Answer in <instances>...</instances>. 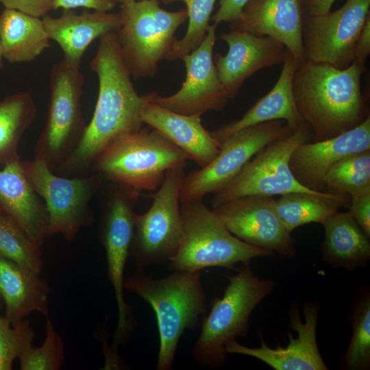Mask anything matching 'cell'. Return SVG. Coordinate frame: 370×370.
Segmentation results:
<instances>
[{
	"instance_id": "cell-1",
	"label": "cell",
	"mask_w": 370,
	"mask_h": 370,
	"mask_svg": "<svg viewBox=\"0 0 370 370\" xmlns=\"http://www.w3.org/2000/svg\"><path fill=\"white\" fill-rule=\"evenodd\" d=\"M90 66L99 81L96 106L81 139L53 171L59 175L74 177L91 173L95 160L112 142L142 128V110L158 94L153 91L139 95L136 92L116 31L99 38Z\"/></svg>"
},
{
	"instance_id": "cell-2",
	"label": "cell",
	"mask_w": 370,
	"mask_h": 370,
	"mask_svg": "<svg viewBox=\"0 0 370 370\" xmlns=\"http://www.w3.org/2000/svg\"><path fill=\"white\" fill-rule=\"evenodd\" d=\"M364 69L365 64L356 60L343 69L310 61L297 67L293 79L294 100L313 141L340 135L369 116L360 85Z\"/></svg>"
},
{
	"instance_id": "cell-3",
	"label": "cell",
	"mask_w": 370,
	"mask_h": 370,
	"mask_svg": "<svg viewBox=\"0 0 370 370\" xmlns=\"http://www.w3.org/2000/svg\"><path fill=\"white\" fill-rule=\"evenodd\" d=\"M124 288L141 297L153 310L160 345L156 369L171 370L183 333L197 329L206 313V295L200 271H175L154 279L143 270L124 280Z\"/></svg>"
},
{
	"instance_id": "cell-4",
	"label": "cell",
	"mask_w": 370,
	"mask_h": 370,
	"mask_svg": "<svg viewBox=\"0 0 370 370\" xmlns=\"http://www.w3.org/2000/svg\"><path fill=\"white\" fill-rule=\"evenodd\" d=\"M227 279L229 284L222 297L212 301L209 313L202 319L193 349L196 362L210 369L219 368L226 362L227 343L247 336L251 314L275 286L272 280L256 276L250 267L245 265Z\"/></svg>"
},
{
	"instance_id": "cell-5",
	"label": "cell",
	"mask_w": 370,
	"mask_h": 370,
	"mask_svg": "<svg viewBox=\"0 0 370 370\" xmlns=\"http://www.w3.org/2000/svg\"><path fill=\"white\" fill-rule=\"evenodd\" d=\"M180 204L182 235L169 262V270L195 272L214 267L233 270L238 263L249 266L252 259L273 254L232 234L202 200Z\"/></svg>"
},
{
	"instance_id": "cell-6",
	"label": "cell",
	"mask_w": 370,
	"mask_h": 370,
	"mask_svg": "<svg viewBox=\"0 0 370 370\" xmlns=\"http://www.w3.org/2000/svg\"><path fill=\"white\" fill-rule=\"evenodd\" d=\"M188 159L159 132L142 127L112 142L95 160L91 173L107 182L151 191L160 187L168 170L185 166Z\"/></svg>"
},
{
	"instance_id": "cell-7",
	"label": "cell",
	"mask_w": 370,
	"mask_h": 370,
	"mask_svg": "<svg viewBox=\"0 0 370 370\" xmlns=\"http://www.w3.org/2000/svg\"><path fill=\"white\" fill-rule=\"evenodd\" d=\"M160 0L134 1L121 5V23L116 31L123 60L134 79L153 77L166 60L175 32L187 19L185 8L168 11Z\"/></svg>"
},
{
	"instance_id": "cell-8",
	"label": "cell",
	"mask_w": 370,
	"mask_h": 370,
	"mask_svg": "<svg viewBox=\"0 0 370 370\" xmlns=\"http://www.w3.org/2000/svg\"><path fill=\"white\" fill-rule=\"evenodd\" d=\"M104 190L99 233L105 248L108 278L118 309V321L112 347L117 349L128 340L134 323L131 309L124 298V271L134 235L135 206L140 193L118 183L108 182Z\"/></svg>"
},
{
	"instance_id": "cell-9",
	"label": "cell",
	"mask_w": 370,
	"mask_h": 370,
	"mask_svg": "<svg viewBox=\"0 0 370 370\" xmlns=\"http://www.w3.org/2000/svg\"><path fill=\"white\" fill-rule=\"evenodd\" d=\"M84 77L64 60L55 63L49 76V101L44 127L36 143L34 159L53 171L81 139L86 127L81 99Z\"/></svg>"
},
{
	"instance_id": "cell-10",
	"label": "cell",
	"mask_w": 370,
	"mask_h": 370,
	"mask_svg": "<svg viewBox=\"0 0 370 370\" xmlns=\"http://www.w3.org/2000/svg\"><path fill=\"white\" fill-rule=\"evenodd\" d=\"M21 164L47 207L48 236L60 234L66 241H74L80 229L91 223L90 203L107 181L97 173L74 177L59 175L36 159L21 160Z\"/></svg>"
},
{
	"instance_id": "cell-11",
	"label": "cell",
	"mask_w": 370,
	"mask_h": 370,
	"mask_svg": "<svg viewBox=\"0 0 370 370\" xmlns=\"http://www.w3.org/2000/svg\"><path fill=\"white\" fill-rule=\"evenodd\" d=\"M184 168L168 170L158 190L147 195L153 199L149 209L135 215L130 256L137 269L169 262L178 249L182 235L180 195Z\"/></svg>"
},
{
	"instance_id": "cell-12",
	"label": "cell",
	"mask_w": 370,
	"mask_h": 370,
	"mask_svg": "<svg viewBox=\"0 0 370 370\" xmlns=\"http://www.w3.org/2000/svg\"><path fill=\"white\" fill-rule=\"evenodd\" d=\"M312 132L306 123L290 134L267 145L256 153L221 191L214 194L212 207L247 195L273 197L290 193H315L293 175L289 160L294 149L310 141Z\"/></svg>"
},
{
	"instance_id": "cell-13",
	"label": "cell",
	"mask_w": 370,
	"mask_h": 370,
	"mask_svg": "<svg viewBox=\"0 0 370 370\" xmlns=\"http://www.w3.org/2000/svg\"><path fill=\"white\" fill-rule=\"evenodd\" d=\"M293 131L284 120L251 125L228 136L220 151L207 166L185 175L180 190V203L203 200L208 194L224 188L243 166L273 141Z\"/></svg>"
},
{
	"instance_id": "cell-14",
	"label": "cell",
	"mask_w": 370,
	"mask_h": 370,
	"mask_svg": "<svg viewBox=\"0 0 370 370\" xmlns=\"http://www.w3.org/2000/svg\"><path fill=\"white\" fill-rule=\"evenodd\" d=\"M370 0H347L334 12L304 16L305 61L343 69L354 60L357 40L369 14Z\"/></svg>"
},
{
	"instance_id": "cell-15",
	"label": "cell",
	"mask_w": 370,
	"mask_h": 370,
	"mask_svg": "<svg viewBox=\"0 0 370 370\" xmlns=\"http://www.w3.org/2000/svg\"><path fill=\"white\" fill-rule=\"evenodd\" d=\"M217 25H210L201 44L181 60L186 68V78L174 94L162 97L158 93L153 102L172 112L191 115L222 110L229 99L214 62L213 50Z\"/></svg>"
},
{
	"instance_id": "cell-16",
	"label": "cell",
	"mask_w": 370,
	"mask_h": 370,
	"mask_svg": "<svg viewBox=\"0 0 370 370\" xmlns=\"http://www.w3.org/2000/svg\"><path fill=\"white\" fill-rule=\"evenodd\" d=\"M273 197L247 195L213 209L227 229L251 245L293 258L296 241L279 218Z\"/></svg>"
},
{
	"instance_id": "cell-17",
	"label": "cell",
	"mask_w": 370,
	"mask_h": 370,
	"mask_svg": "<svg viewBox=\"0 0 370 370\" xmlns=\"http://www.w3.org/2000/svg\"><path fill=\"white\" fill-rule=\"evenodd\" d=\"M319 306L317 302L305 301L303 306L304 321L300 319L299 304L294 302L288 312L290 328L297 332L293 338L288 333L289 343L286 347H269L260 336L259 347H249L236 341L225 345L227 354H237L257 358L275 370H328L317 342V325Z\"/></svg>"
},
{
	"instance_id": "cell-18",
	"label": "cell",
	"mask_w": 370,
	"mask_h": 370,
	"mask_svg": "<svg viewBox=\"0 0 370 370\" xmlns=\"http://www.w3.org/2000/svg\"><path fill=\"white\" fill-rule=\"evenodd\" d=\"M219 38L227 44L228 51L224 56L217 53L214 62L229 99L237 96L244 82L256 72L283 63L286 47L271 37L231 29Z\"/></svg>"
},
{
	"instance_id": "cell-19",
	"label": "cell",
	"mask_w": 370,
	"mask_h": 370,
	"mask_svg": "<svg viewBox=\"0 0 370 370\" xmlns=\"http://www.w3.org/2000/svg\"><path fill=\"white\" fill-rule=\"evenodd\" d=\"M367 150H370V116L340 135L300 144L293 151L289 166L295 179L304 186L325 191L324 177L334 163Z\"/></svg>"
},
{
	"instance_id": "cell-20",
	"label": "cell",
	"mask_w": 370,
	"mask_h": 370,
	"mask_svg": "<svg viewBox=\"0 0 370 370\" xmlns=\"http://www.w3.org/2000/svg\"><path fill=\"white\" fill-rule=\"evenodd\" d=\"M303 16L300 0H251L230 28L274 38L291 51L299 66L305 62Z\"/></svg>"
},
{
	"instance_id": "cell-21",
	"label": "cell",
	"mask_w": 370,
	"mask_h": 370,
	"mask_svg": "<svg viewBox=\"0 0 370 370\" xmlns=\"http://www.w3.org/2000/svg\"><path fill=\"white\" fill-rule=\"evenodd\" d=\"M0 210L41 247L48 237V212L29 182L21 160L0 169Z\"/></svg>"
},
{
	"instance_id": "cell-22",
	"label": "cell",
	"mask_w": 370,
	"mask_h": 370,
	"mask_svg": "<svg viewBox=\"0 0 370 370\" xmlns=\"http://www.w3.org/2000/svg\"><path fill=\"white\" fill-rule=\"evenodd\" d=\"M50 40L61 48L64 60L73 68L80 69L83 56L97 38L116 31L121 26L119 12L94 11L77 14L64 10L58 17H42Z\"/></svg>"
},
{
	"instance_id": "cell-23",
	"label": "cell",
	"mask_w": 370,
	"mask_h": 370,
	"mask_svg": "<svg viewBox=\"0 0 370 370\" xmlns=\"http://www.w3.org/2000/svg\"><path fill=\"white\" fill-rule=\"evenodd\" d=\"M282 64L277 82L267 94L259 99L241 119L210 132L220 146L231 134L256 124L284 120L293 130H296L306 123L297 109L293 91V76L298 66L287 48Z\"/></svg>"
},
{
	"instance_id": "cell-24",
	"label": "cell",
	"mask_w": 370,
	"mask_h": 370,
	"mask_svg": "<svg viewBox=\"0 0 370 370\" xmlns=\"http://www.w3.org/2000/svg\"><path fill=\"white\" fill-rule=\"evenodd\" d=\"M141 116L144 124L159 132L200 168L210 164L220 151V145L201 123V114H178L151 101L144 106Z\"/></svg>"
},
{
	"instance_id": "cell-25",
	"label": "cell",
	"mask_w": 370,
	"mask_h": 370,
	"mask_svg": "<svg viewBox=\"0 0 370 370\" xmlns=\"http://www.w3.org/2000/svg\"><path fill=\"white\" fill-rule=\"evenodd\" d=\"M49 293L47 282L38 275L0 257V295L5 304L4 317L12 325L34 311L47 316Z\"/></svg>"
},
{
	"instance_id": "cell-26",
	"label": "cell",
	"mask_w": 370,
	"mask_h": 370,
	"mask_svg": "<svg viewBox=\"0 0 370 370\" xmlns=\"http://www.w3.org/2000/svg\"><path fill=\"white\" fill-rule=\"evenodd\" d=\"M322 225L325 238L321 247L322 260L332 268L347 271L365 267L370 260V238L349 212L338 211Z\"/></svg>"
},
{
	"instance_id": "cell-27",
	"label": "cell",
	"mask_w": 370,
	"mask_h": 370,
	"mask_svg": "<svg viewBox=\"0 0 370 370\" xmlns=\"http://www.w3.org/2000/svg\"><path fill=\"white\" fill-rule=\"evenodd\" d=\"M42 18L5 8L0 14V42L10 64L35 60L50 47Z\"/></svg>"
},
{
	"instance_id": "cell-28",
	"label": "cell",
	"mask_w": 370,
	"mask_h": 370,
	"mask_svg": "<svg viewBox=\"0 0 370 370\" xmlns=\"http://www.w3.org/2000/svg\"><path fill=\"white\" fill-rule=\"evenodd\" d=\"M280 196L275 200V210L290 232L299 226L310 223L322 224L341 207H349L350 204L348 195L325 191L315 193L295 192Z\"/></svg>"
},
{
	"instance_id": "cell-29",
	"label": "cell",
	"mask_w": 370,
	"mask_h": 370,
	"mask_svg": "<svg viewBox=\"0 0 370 370\" xmlns=\"http://www.w3.org/2000/svg\"><path fill=\"white\" fill-rule=\"evenodd\" d=\"M37 107L30 91L18 92L0 101V165L21 160V138L36 119Z\"/></svg>"
},
{
	"instance_id": "cell-30",
	"label": "cell",
	"mask_w": 370,
	"mask_h": 370,
	"mask_svg": "<svg viewBox=\"0 0 370 370\" xmlns=\"http://www.w3.org/2000/svg\"><path fill=\"white\" fill-rule=\"evenodd\" d=\"M352 335L339 368L367 370L370 368V291L365 288L353 301L349 314Z\"/></svg>"
},
{
	"instance_id": "cell-31",
	"label": "cell",
	"mask_w": 370,
	"mask_h": 370,
	"mask_svg": "<svg viewBox=\"0 0 370 370\" xmlns=\"http://www.w3.org/2000/svg\"><path fill=\"white\" fill-rule=\"evenodd\" d=\"M325 192L351 195L370 190V150L334 163L324 177Z\"/></svg>"
},
{
	"instance_id": "cell-32",
	"label": "cell",
	"mask_w": 370,
	"mask_h": 370,
	"mask_svg": "<svg viewBox=\"0 0 370 370\" xmlns=\"http://www.w3.org/2000/svg\"><path fill=\"white\" fill-rule=\"evenodd\" d=\"M0 257L36 275L41 273L40 247L2 212H0Z\"/></svg>"
},
{
	"instance_id": "cell-33",
	"label": "cell",
	"mask_w": 370,
	"mask_h": 370,
	"mask_svg": "<svg viewBox=\"0 0 370 370\" xmlns=\"http://www.w3.org/2000/svg\"><path fill=\"white\" fill-rule=\"evenodd\" d=\"M217 1L160 0V3L165 5L176 1L184 2L186 4L188 20L186 34L181 39H176L166 60L173 61L181 59L201 44L210 25L211 15Z\"/></svg>"
},
{
	"instance_id": "cell-34",
	"label": "cell",
	"mask_w": 370,
	"mask_h": 370,
	"mask_svg": "<svg viewBox=\"0 0 370 370\" xmlns=\"http://www.w3.org/2000/svg\"><path fill=\"white\" fill-rule=\"evenodd\" d=\"M18 358L22 370H58L61 368L64 360L63 342L49 319L42 345H32Z\"/></svg>"
},
{
	"instance_id": "cell-35",
	"label": "cell",
	"mask_w": 370,
	"mask_h": 370,
	"mask_svg": "<svg viewBox=\"0 0 370 370\" xmlns=\"http://www.w3.org/2000/svg\"><path fill=\"white\" fill-rule=\"evenodd\" d=\"M35 337L28 320L12 325L0 316V370H10L16 358L32 345Z\"/></svg>"
},
{
	"instance_id": "cell-36",
	"label": "cell",
	"mask_w": 370,
	"mask_h": 370,
	"mask_svg": "<svg viewBox=\"0 0 370 370\" xmlns=\"http://www.w3.org/2000/svg\"><path fill=\"white\" fill-rule=\"evenodd\" d=\"M349 213L370 238V190L350 195Z\"/></svg>"
},
{
	"instance_id": "cell-37",
	"label": "cell",
	"mask_w": 370,
	"mask_h": 370,
	"mask_svg": "<svg viewBox=\"0 0 370 370\" xmlns=\"http://www.w3.org/2000/svg\"><path fill=\"white\" fill-rule=\"evenodd\" d=\"M55 0H0L5 8L43 17L53 10Z\"/></svg>"
},
{
	"instance_id": "cell-38",
	"label": "cell",
	"mask_w": 370,
	"mask_h": 370,
	"mask_svg": "<svg viewBox=\"0 0 370 370\" xmlns=\"http://www.w3.org/2000/svg\"><path fill=\"white\" fill-rule=\"evenodd\" d=\"M251 0H220L219 7L212 16L210 21L219 25L222 22L232 23L238 21L242 16L245 6Z\"/></svg>"
},
{
	"instance_id": "cell-39",
	"label": "cell",
	"mask_w": 370,
	"mask_h": 370,
	"mask_svg": "<svg viewBox=\"0 0 370 370\" xmlns=\"http://www.w3.org/2000/svg\"><path fill=\"white\" fill-rule=\"evenodd\" d=\"M116 5V0H55L53 10L84 8L95 11L110 12Z\"/></svg>"
},
{
	"instance_id": "cell-40",
	"label": "cell",
	"mask_w": 370,
	"mask_h": 370,
	"mask_svg": "<svg viewBox=\"0 0 370 370\" xmlns=\"http://www.w3.org/2000/svg\"><path fill=\"white\" fill-rule=\"evenodd\" d=\"M370 53V15L366 22L357 40L355 50L354 60L365 64Z\"/></svg>"
},
{
	"instance_id": "cell-41",
	"label": "cell",
	"mask_w": 370,
	"mask_h": 370,
	"mask_svg": "<svg viewBox=\"0 0 370 370\" xmlns=\"http://www.w3.org/2000/svg\"><path fill=\"white\" fill-rule=\"evenodd\" d=\"M336 0H300L303 16L320 15L330 11Z\"/></svg>"
},
{
	"instance_id": "cell-42",
	"label": "cell",
	"mask_w": 370,
	"mask_h": 370,
	"mask_svg": "<svg viewBox=\"0 0 370 370\" xmlns=\"http://www.w3.org/2000/svg\"><path fill=\"white\" fill-rule=\"evenodd\" d=\"M3 56L2 52V48L0 42V69H1L3 67Z\"/></svg>"
},
{
	"instance_id": "cell-43",
	"label": "cell",
	"mask_w": 370,
	"mask_h": 370,
	"mask_svg": "<svg viewBox=\"0 0 370 370\" xmlns=\"http://www.w3.org/2000/svg\"><path fill=\"white\" fill-rule=\"evenodd\" d=\"M141 1V0H116L117 4H123L131 1Z\"/></svg>"
},
{
	"instance_id": "cell-44",
	"label": "cell",
	"mask_w": 370,
	"mask_h": 370,
	"mask_svg": "<svg viewBox=\"0 0 370 370\" xmlns=\"http://www.w3.org/2000/svg\"><path fill=\"white\" fill-rule=\"evenodd\" d=\"M0 212H1V210H0Z\"/></svg>"
}]
</instances>
